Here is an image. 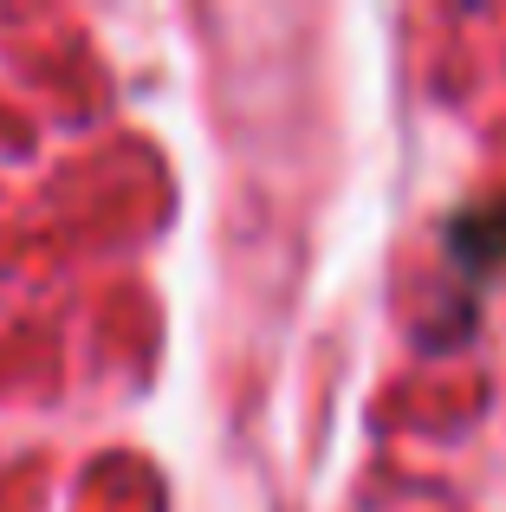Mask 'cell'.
Returning <instances> with one entry per match:
<instances>
[{"label":"cell","instance_id":"6da1fadb","mask_svg":"<svg viewBox=\"0 0 506 512\" xmlns=\"http://www.w3.org/2000/svg\"><path fill=\"white\" fill-rule=\"evenodd\" d=\"M455 247L468 266H500L506 260V208H481L468 221H455Z\"/></svg>","mask_w":506,"mask_h":512}]
</instances>
